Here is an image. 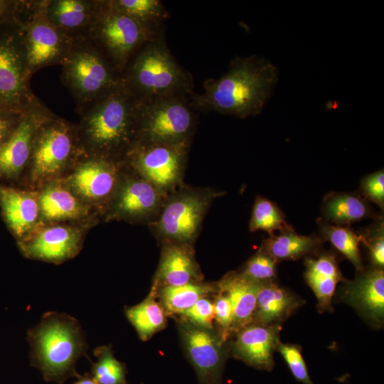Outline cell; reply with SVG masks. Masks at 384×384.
<instances>
[{
	"instance_id": "obj_2",
	"label": "cell",
	"mask_w": 384,
	"mask_h": 384,
	"mask_svg": "<svg viewBox=\"0 0 384 384\" xmlns=\"http://www.w3.org/2000/svg\"><path fill=\"white\" fill-rule=\"evenodd\" d=\"M140 106L122 82L78 110L77 131L86 156L124 159L138 141Z\"/></svg>"
},
{
	"instance_id": "obj_11",
	"label": "cell",
	"mask_w": 384,
	"mask_h": 384,
	"mask_svg": "<svg viewBox=\"0 0 384 384\" xmlns=\"http://www.w3.org/2000/svg\"><path fill=\"white\" fill-rule=\"evenodd\" d=\"M191 143H137L124 160L132 171L169 195L183 185Z\"/></svg>"
},
{
	"instance_id": "obj_36",
	"label": "cell",
	"mask_w": 384,
	"mask_h": 384,
	"mask_svg": "<svg viewBox=\"0 0 384 384\" xmlns=\"http://www.w3.org/2000/svg\"><path fill=\"white\" fill-rule=\"evenodd\" d=\"M361 243L366 245L372 267H384V229L383 220L380 218L368 230L359 234Z\"/></svg>"
},
{
	"instance_id": "obj_20",
	"label": "cell",
	"mask_w": 384,
	"mask_h": 384,
	"mask_svg": "<svg viewBox=\"0 0 384 384\" xmlns=\"http://www.w3.org/2000/svg\"><path fill=\"white\" fill-rule=\"evenodd\" d=\"M37 191L43 224L100 220L62 180L50 182Z\"/></svg>"
},
{
	"instance_id": "obj_7",
	"label": "cell",
	"mask_w": 384,
	"mask_h": 384,
	"mask_svg": "<svg viewBox=\"0 0 384 384\" xmlns=\"http://www.w3.org/2000/svg\"><path fill=\"white\" fill-rule=\"evenodd\" d=\"M223 193L183 185L169 193L156 218L149 225L164 242L191 245L213 200Z\"/></svg>"
},
{
	"instance_id": "obj_32",
	"label": "cell",
	"mask_w": 384,
	"mask_h": 384,
	"mask_svg": "<svg viewBox=\"0 0 384 384\" xmlns=\"http://www.w3.org/2000/svg\"><path fill=\"white\" fill-rule=\"evenodd\" d=\"M213 289L211 285L200 282L164 286L160 292L162 307L168 313L182 314Z\"/></svg>"
},
{
	"instance_id": "obj_8",
	"label": "cell",
	"mask_w": 384,
	"mask_h": 384,
	"mask_svg": "<svg viewBox=\"0 0 384 384\" xmlns=\"http://www.w3.org/2000/svg\"><path fill=\"white\" fill-rule=\"evenodd\" d=\"M192 96L176 95L141 102L137 143L191 142L199 112Z\"/></svg>"
},
{
	"instance_id": "obj_22",
	"label": "cell",
	"mask_w": 384,
	"mask_h": 384,
	"mask_svg": "<svg viewBox=\"0 0 384 384\" xmlns=\"http://www.w3.org/2000/svg\"><path fill=\"white\" fill-rule=\"evenodd\" d=\"M100 0H43L47 18L74 40L87 38Z\"/></svg>"
},
{
	"instance_id": "obj_3",
	"label": "cell",
	"mask_w": 384,
	"mask_h": 384,
	"mask_svg": "<svg viewBox=\"0 0 384 384\" xmlns=\"http://www.w3.org/2000/svg\"><path fill=\"white\" fill-rule=\"evenodd\" d=\"M31 366L46 382L62 384L79 378L76 364L87 356V344L78 319L57 311L46 312L41 321L27 331Z\"/></svg>"
},
{
	"instance_id": "obj_16",
	"label": "cell",
	"mask_w": 384,
	"mask_h": 384,
	"mask_svg": "<svg viewBox=\"0 0 384 384\" xmlns=\"http://www.w3.org/2000/svg\"><path fill=\"white\" fill-rule=\"evenodd\" d=\"M52 112L42 102L29 107L12 136L0 150V183L18 187L28 166L34 139Z\"/></svg>"
},
{
	"instance_id": "obj_40",
	"label": "cell",
	"mask_w": 384,
	"mask_h": 384,
	"mask_svg": "<svg viewBox=\"0 0 384 384\" xmlns=\"http://www.w3.org/2000/svg\"><path fill=\"white\" fill-rule=\"evenodd\" d=\"M215 319L221 329V339L225 341L233 332V309L228 297L223 292L215 299L213 303Z\"/></svg>"
},
{
	"instance_id": "obj_4",
	"label": "cell",
	"mask_w": 384,
	"mask_h": 384,
	"mask_svg": "<svg viewBox=\"0 0 384 384\" xmlns=\"http://www.w3.org/2000/svg\"><path fill=\"white\" fill-rule=\"evenodd\" d=\"M124 86L140 102L195 93L193 77L168 48L164 33L147 41L121 73Z\"/></svg>"
},
{
	"instance_id": "obj_27",
	"label": "cell",
	"mask_w": 384,
	"mask_h": 384,
	"mask_svg": "<svg viewBox=\"0 0 384 384\" xmlns=\"http://www.w3.org/2000/svg\"><path fill=\"white\" fill-rule=\"evenodd\" d=\"M323 220L336 225L346 226L374 216L369 202L360 193L330 192L321 204Z\"/></svg>"
},
{
	"instance_id": "obj_31",
	"label": "cell",
	"mask_w": 384,
	"mask_h": 384,
	"mask_svg": "<svg viewBox=\"0 0 384 384\" xmlns=\"http://www.w3.org/2000/svg\"><path fill=\"white\" fill-rule=\"evenodd\" d=\"M320 236L327 240L347 258L356 268L358 272L362 271L363 264L360 252L359 245L361 236L347 226L336 225L319 220Z\"/></svg>"
},
{
	"instance_id": "obj_13",
	"label": "cell",
	"mask_w": 384,
	"mask_h": 384,
	"mask_svg": "<svg viewBox=\"0 0 384 384\" xmlns=\"http://www.w3.org/2000/svg\"><path fill=\"white\" fill-rule=\"evenodd\" d=\"M20 22L23 30L31 76L41 68L61 65L74 39L47 18L43 0L31 1Z\"/></svg>"
},
{
	"instance_id": "obj_21",
	"label": "cell",
	"mask_w": 384,
	"mask_h": 384,
	"mask_svg": "<svg viewBox=\"0 0 384 384\" xmlns=\"http://www.w3.org/2000/svg\"><path fill=\"white\" fill-rule=\"evenodd\" d=\"M280 330V324H249L237 331L233 346L234 356L255 368L272 370Z\"/></svg>"
},
{
	"instance_id": "obj_12",
	"label": "cell",
	"mask_w": 384,
	"mask_h": 384,
	"mask_svg": "<svg viewBox=\"0 0 384 384\" xmlns=\"http://www.w3.org/2000/svg\"><path fill=\"white\" fill-rule=\"evenodd\" d=\"M125 160L86 156L62 180L102 220L125 168Z\"/></svg>"
},
{
	"instance_id": "obj_1",
	"label": "cell",
	"mask_w": 384,
	"mask_h": 384,
	"mask_svg": "<svg viewBox=\"0 0 384 384\" xmlns=\"http://www.w3.org/2000/svg\"><path fill=\"white\" fill-rule=\"evenodd\" d=\"M278 80L277 68L255 55L236 56L228 70L203 83V91L192 96L198 112H215L245 119L259 114Z\"/></svg>"
},
{
	"instance_id": "obj_14",
	"label": "cell",
	"mask_w": 384,
	"mask_h": 384,
	"mask_svg": "<svg viewBox=\"0 0 384 384\" xmlns=\"http://www.w3.org/2000/svg\"><path fill=\"white\" fill-rule=\"evenodd\" d=\"M167 196L126 164L102 220L149 225L156 218Z\"/></svg>"
},
{
	"instance_id": "obj_35",
	"label": "cell",
	"mask_w": 384,
	"mask_h": 384,
	"mask_svg": "<svg viewBox=\"0 0 384 384\" xmlns=\"http://www.w3.org/2000/svg\"><path fill=\"white\" fill-rule=\"evenodd\" d=\"M277 262L276 259L260 247L239 273L245 278L257 283L274 282Z\"/></svg>"
},
{
	"instance_id": "obj_34",
	"label": "cell",
	"mask_w": 384,
	"mask_h": 384,
	"mask_svg": "<svg viewBox=\"0 0 384 384\" xmlns=\"http://www.w3.org/2000/svg\"><path fill=\"white\" fill-rule=\"evenodd\" d=\"M97 361L92 363L91 375L97 384H127L125 365L114 356L111 346L96 348Z\"/></svg>"
},
{
	"instance_id": "obj_26",
	"label": "cell",
	"mask_w": 384,
	"mask_h": 384,
	"mask_svg": "<svg viewBox=\"0 0 384 384\" xmlns=\"http://www.w3.org/2000/svg\"><path fill=\"white\" fill-rule=\"evenodd\" d=\"M258 285L236 272L228 274L219 282L218 289L228 297L232 306L233 331L252 322Z\"/></svg>"
},
{
	"instance_id": "obj_23",
	"label": "cell",
	"mask_w": 384,
	"mask_h": 384,
	"mask_svg": "<svg viewBox=\"0 0 384 384\" xmlns=\"http://www.w3.org/2000/svg\"><path fill=\"white\" fill-rule=\"evenodd\" d=\"M154 284L179 286L200 282L201 274L191 245L164 242Z\"/></svg>"
},
{
	"instance_id": "obj_37",
	"label": "cell",
	"mask_w": 384,
	"mask_h": 384,
	"mask_svg": "<svg viewBox=\"0 0 384 384\" xmlns=\"http://www.w3.org/2000/svg\"><path fill=\"white\" fill-rule=\"evenodd\" d=\"M301 350L299 346L281 342L277 347V351L284 358L294 378L302 384H314L309 376Z\"/></svg>"
},
{
	"instance_id": "obj_17",
	"label": "cell",
	"mask_w": 384,
	"mask_h": 384,
	"mask_svg": "<svg viewBox=\"0 0 384 384\" xmlns=\"http://www.w3.org/2000/svg\"><path fill=\"white\" fill-rule=\"evenodd\" d=\"M182 339L199 384H221L225 356L222 340L203 328L186 326Z\"/></svg>"
},
{
	"instance_id": "obj_28",
	"label": "cell",
	"mask_w": 384,
	"mask_h": 384,
	"mask_svg": "<svg viewBox=\"0 0 384 384\" xmlns=\"http://www.w3.org/2000/svg\"><path fill=\"white\" fill-rule=\"evenodd\" d=\"M324 239L320 235H299L294 230L281 232L265 239L260 247L276 259L297 260L316 253L321 246Z\"/></svg>"
},
{
	"instance_id": "obj_10",
	"label": "cell",
	"mask_w": 384,
	"mask_h": 384,
	"mask_svg": "<svg viewBox=\"0 0 384 384\" xmlns=\"http://www.w3.org/2000/svg\"><path fill=\"white\" fill-rule=\"evenodd\" d=\"M87 38L102 50L119 73L137 50L152 39L135 20L113 8L109 0H100L97 16Z\"/></svg>"
},
{
	"instance_id": "obj_39",
	"label": "cell",
	"mask_w": 384,
	"mask_h": 384,
	"mask_svg": "<svg viewBox=\"0 0 384 384\" xmlns=\"http://www.w3.org/2000/svg\"><path fill=\"white\" fill-rule=\"evenodd\" d=\"M182 315L196 326L206 329H212L215 319L213 303L206 297L201 298Z\"/></svg>"
},
{
	"instance_id": "obj_41",
	"label": "cell",
	"mask_w": 384,
	"mask_h": 384,
	"mask_svg": "<svg viewBox=\"0 0 384 384\" xmlns=\"http://www.w3.org/2000/svg\"><path fill=\"white\" fill-rule=\"evenodd\" d=\"M26 110L0 108V150L17 129Z\"/></svg>"
},
{
	"instance_id": "obj_15",
	"label": "cell",
	"mask_w": 384,
	"mask_h": 384,
	"mask_svg": "<svg viewBox=\"0 0 384 384\" xmlns=\"http://www.w3.org/2000/svg\"><path fill=\"white\" fill-rule=\"evenodd\" d=\"M96 223L43 224L17 245L28 259L59 265L78 255L87 231Z\"/></svg>"
},
{
	"instance_id": "obj_29",
	"label": "cell",
	"mask_w": 384,
	"mask_h": 384,
	"mask_svg": "<svg viewBox=\"0 0 384 384\" xmlns=\"http://www.w3.org/2000/svg\"><path fill=\"white\" fill-rule=\"evenodd\" d=\"M115 9L135 20L151 38L164 33L169 12L159 0H109Z\"/></svg>"
},
{
	"instance_id": "obj_5",
	"label": "cell",
	"mask_w": 384,
	"mask_h": 384,
	"mask_svg": "<svg viewBox=\"0 0 384 384\" xmlns=\"http://www.w3.org/2000/svg\"><path fill=\"white\" fill-rule=\"evenodd\" d=\"M85 156L76 124L53 113L38 127L30 162L18 187L37 191L65 178Z\"/></svg>"
},
{
	"instance_id": "obj_24",
	"label": "cell",
	"mask_w": 384,
	"mask_h": 384,
	"mask_svg": "<svg viewBox=\"0 0 384 384\" xmlns=\"http://www.w3.org/2000/svg\"><path fill=\"white\" fill-rule=\"evenodd\" d=\"M304 278L314 292L320 311H330L337 284L344 282L335 254L319 252L305 257Z\"/></svg>"
},
{
	"instance_id": "obj_38",
	"label": "cell",
	"mask_w": 384,
	"mask_h": 384,
	"mask_svg": "<svg viewBox=\"0 0 384 384\" xmlns=\"http://www.w3.org/2000/svg\"><path fill=\"white\" fill-rule=\"evenodd\" d=\"M361 195L368 202L384 208V172L383 169L363 177L360 185Z\"/></svg>"
},
{
	"instance_id": "obj_30",
	"label": "cell",
	"mask_w": 384,
	"mask_h": 384,
	"mask_svg": "<svg viewBox=\"0 0 384 384\" xmlns=\"http://www.w3.org/2000/svg\"><path fill=\"white\" fill-rule=\"evenodd\" d=\"M155 288L151 294L139 304L129 307L125 314L142 341L149 339L154 334L164 328L166 324L164 309L155 298Z\"/></svg>"
},
{
	"instance_id": "obj_43",
	"label": "cell",
	"mask_w": 384,
	"mask_h": 384,
	"mask_svg": "<svg viewBox=\"0 0 384 384\" xmlns=\"http://www.w3.org/2000/svg\"><path fill=\"white\" fill-rule=\"evenodd\" d=\"M73 384H97L94 380L92 375L89 373H85L84 375H80L78 378V380L73 383Z\"/></svg>"
},
{
	"instance_id": "obj_9",
	"label": "cell",
	"mask_w": 384,
	"mask_h": 384,
	"mask_svg": "<svg viewBox=\"0 0 384 384\" xmlns=\"http://www.w3.org/2000/svg\"><path fill=\"white\" fill-rule=\"evenodd\" d=\"M31 78L21 22L0 24V108L26 110L38 102Z\"/></svg>"
},
{
	"instance_id": "obj_25",
	"label": "cell",
	"mask_w": 384,
	"mask_h": 384,
	"mask_svg": "<svg viewBox=\"0 0 384 384\" xmlns=\"http://www.w3.org/2000/svg\"><path fill=\"white\" fill-rule=\"evenodd\" d=\"M303 302L297 295L274 282L259 283L252 322L280 324Z\"/></svg>"
},
{
	"instance_id": "obj_42",
	"label": "cell",
	"mask_w": 384,
	"mask_h": 384,
	"mask_svg": "<svg viewBox=\"0 0 384 384\" xmlns=\"http://www.w3.org/2000/svg\"><path fill=\"white\" fill-rule=\"evenodd\" d=\"M31 0H0V24L18 22Z\"/></svg>"
},
{
	"instance_id": "obj_6",
	"label": "cell",
	"mask_w": 384,
	"mask_h": 384,
	"mask_svg": "<svg viewBox=\"0 0 384 384\" xmlns=\"http://www.w3.org/2000/svg\"><path fill=\"white\" fill-rule=\"evenodd\" d=\"M61 80L76 103V111L121 85L122 75L89 38L74 40L63 63Z\"/></svg>"
},
{
	"instance_id": "obj_18",
	"label": "cell",
	"mask_w": 384,
	"mask_h": 384,
	"mask_svg": "<svg viewBox=\"0 0 384 384\" xmlns=\"http://www.w3.org/2000/svg\"><path fill=\"white\" fill-rule=\"evenodd\" d=\"M0 208L16 242L43 225L38 191L0 183Z\"/></svg>"
},
{
	"instance_id": "obj_33",
	"label": "cell",
	"mask_w": 384,
	"mask_h": 384,
	"mask_svg": "<svg viewBox=\"0 0 384 384\" xmlns=\"http://www.w3.org/2000/svg\"><path fill=\"white\" fill-rule=\"evenodd\" d=\"M249 229L251 232L262 230L270 235H274L277 230L281 233L294 230L277 205L260 196L255 201Z\"/></svg>"
},
{
	"instance_id": "obj_19",
	"label": "cell",
	"mask_w": 384,
	"mask_h": 384,
	"mask_svg": "<svg viewBox=\"0 0 384 384\" xmlns=\"http://www.w3.org/2000/svg\"><path fill=\"white\" fill-rule=\"evenodd\" d=\"M341 297L375 326L384 317L383 269L370 267L358 272L352 281H345Z\"/></svg>"
}]
</instances>
